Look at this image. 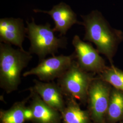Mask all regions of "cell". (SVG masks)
Here are the masks:
<instances>
[{
	"instance_id": "7",
	"label": "cell",
	"mask_w": 123,
	"mask_h": 123,
	"mask_svg": "<svg viewBox=\"0 0 123 123\" xmlns=\"http://www.w3.org/2000/svg\"><path fill=\"white\" fill-rule=\"evenodd\" d=\"M72 44L74 48L75 60L84 70L99 75L108 67L97 49L89 43L84 42L79 36L74 37Z\"/></svg>"
},
{
	"instance_id": "2",
	"label": "cell",
	"mask_w": 123,
	"mask_h": 123,
	"mask_svg": "<svg viewBox=\"0 0 123 123\" xmlns=\"http://www.w3.org/2000/svg\"><path fill=\"white\" fill-rule=\"evenodd\" d=\"M31 58V53L24 49L0 43V86L7 93L18 89L21 73Z\"/></svg>"
},
{
	"instance_id": "1",
	"label": "cell",
	"mask_w": 123,
	"mask_h": 123,
	"mask_svg": "<svg viewBox=\"0 0 123 123\" xmlns=\"http://www.w3.org/2000/svg\"><path fill=\"white\" fill-rule=\"evenodd\" d=\"M81 17L85 29L84 40L93 43L99 53L107 58L111 65H114L113 58L123 41V31L112 28L97 10Z\"/></svg>"
},
{
	"instance_id": "12",
	"label": "cell",
	"mask_w": 123,
	"mask_h": 123,
	"mask_svg": "<svg viewBox=\"0 0 123 123\" xmlns=\"http://www.w3.org/2000/svg\"><path fill=\"white\" fill-rule=\"evenodd\" d=\"M62 123H92L88 110H83L76 99L69 97L62 112Z\"/></svg>"
},
{
	"instance_id": "5",
	"label": "cell",
	"mask_w": 123,
	"mask_h": 123,
	"mask_svg": "<svg viewBox=\"0 0 123 123\" xmlns=\"http://www.w3.org/2000/svg\"><path fill=\"white\" fill-rule=\"evenodd\" d=\"M112 86L100 79L94 77L88 91V111L92 123H106V118Z\"/></svg>"
},
{
	"instance_id": "10",
	"label": "cell",
	"mask_w": 123,
	"mask_h": 123,
	"mask_svg": "<svg viewBox=\"0 0 123 123\" xmlns=\"http://www.w3.org/2000/svg\"><path fill=\"white\" fill-rule=\"evenodd\" d=\"M34 82V85L31 88L45 103L61 113L65 108L66 102L64 99V94L58 84L37 80Z\"/></svg>"
},
{
	"instance_id": "3",
	"label": "cell",
	"mask_w": 123,
	"mask_h": 123,
	"mask_svg": "<svg viewBox=\"0 0 123 123\" xmlns=\"http://www.w3.org/2000/svg\"><path fill=\"white\" fill-rule=\"evenodd\" d=\"M26 34L30 43L29 52L38 56L39 61L49 55L54 56L60 49H65L68 45L67 38L58 37L50 23L37 25L33 18L31 22L26 21Z\"/></svg>"
},
{
	"instance_id": "6",
	"label": "cell",
	"mask_w": 123,
	"mask_h": 123,
	"mask_svg": "<svg viewBox=\"0 0 123 123\" xmlns=\"http://www.w3.org/2000/svg\"><path fill=\"white\" fill-rule=\"evenodd\" d=\"M75 60L74 53L70 55L53 56L40 61L37 66L23 74V76H36L40 81L50 82L58 79Z\"/></svg>"
},
{
	"instance_id": "8",
	"label": "cell",
	"mask_w": 123,
	"mask_h": 123,
	"mask_svg": "<svg viewBox=\"0 0 123 123\" xmlns=\"http://www.w3.org/2000/svg\"><path fill=\"white\" fill-rule=\"evenodd\" d=\"M26 27L20 18L0 19V43L15 45L23 49V42L26 37Z\"/></svg>"
},
{
	"instance_id": "9",
	"label": "cell",
	"mask_w": 123,
	"mask_h": 123,
	"mask_svg": "<svg viewBox=\"0 0 123 123\" xmlns=\"http://www.w3.org/2000/svg\"><path fill=\"white\" fill-rule=\"evenodd\" d=\"M33 11L36 12L46 13L50 15L54 22V31L58 32L61 36L65 35L67 31L75 24L82 25V22L78 20L76 14L70 6L62 2L55 5L49 11L40 9H34Z\"/></svg>"
},
{
	"instance_id": "14",
	"label": "cell",
	"mask_w": 123,
	"mask_h": 123,
	"mask_svg": "<svg viewBox=\"0 0 123 123\" xmlns=\"http://www.w3.org/2000/svg\"><path fill=\"white\" fill-rule=\"evenodd\" d=\"M30 98L28 97L22 101L16 102L9 109L0 110V123H25L24 110L26 102Z\"/></svg>"
},
{
	"instance_id": "13",
	"label": "cell",
	"mask_w": 123,
	"mask_h": 123,
	"mask_svg": "<svg viewBox=\"0 0 123 123\" xmlns=\"http://www.w3.org/2000/svg\"><path fill=\"white\" fill-rule=\"evenodd\" d=\"M123 121V91L112 87L107 112L106 123Z\"/></svg>"
},
{
	"instance_id": "11",
	"label": "cell",
	"mask_w": 123,
	"mask_h": 123,
	"mask_svg": "<svg viewBox=\"0 0 123 123\" xmlns=\"http://www.w3.org/2000/svg\"><path fill=\"white\" fill-rule=\"evenodd\" d=\"M30 91L31 99L30 106L31 108L33 123H62L61 113L50 107L43 101L39 96L32 89Z\"/></svg>"
},
{
	"instance_id": "16",
	"label": "cell",
	"mask_w": 123,
	"mask_h": 123,
	"mask_svg": "<svg viewBox=\"0 0 123 123\" xmlns=\"http://www.w3.org/2000/svg\"><path fill=\"white\" fill-rule=\"evenodd\" d=\"M24 116L26 121H32L33 118V114L30 106L26 107L24 110Z\"/></svg>"
},
{
	"instance_id": "4",
	"label": "cell",
	"mask_w": 123,
	"mask_h": 123,
	"mask_svg": "<svg viewBox=\"0 0 123 123\" xmlns=\"http://www.w3.org/2000/svg\"><path fill=\"white\" fill-rule=\"evenodd\" d=\"M93 74L81 68L75 60L57 79V84L64 94L85 104L88 100L89 86L94 78Z\"/></svg>"
},
{
	"instance_id": "15",
	"label": "cell",
	"mask_w": 123,
	"mask_h": 123,
	"mask_svg": "<svg viewBox=\"0 0 123 123\" xmlns=\"http://www.w3.org/2000/svg\"><path fill=\"white\" fill-rule=\"evenodd\" d=\"M98 77L110 84L112 87L123 91V71L114 65L108 67Z\"/></svg>"
},
{
	"instance_id": "17",
	"label": "cell",
	"mask_w": 123,
	"mask_h": 123,
	"mask_svg": "<svg viewBox=\"0 0 123 123\" xmlns=\"http://www.w3.org/2000/svg\"><path fill=\"white\" fill-rule=\"evenodd\" d=\"M119 123H123V121H121V122H119Z\"/></svg>"
}]
</instances>
